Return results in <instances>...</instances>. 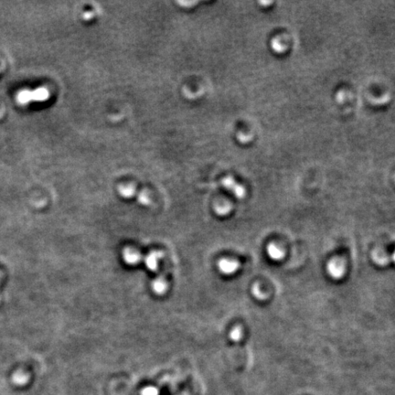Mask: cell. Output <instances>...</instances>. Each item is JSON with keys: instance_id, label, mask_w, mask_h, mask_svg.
Instances as JSON below:
<instances>
[{"instance_id": "cell-1", "label": "cell", "mask_w": 395, "mask_h": 395, "mask_svg": "<svg viewBox=\"0 0 395 395\" xmlns=\"http://www.w3.org/2000/svg\"><path fill=\"white\" fill-rule=\"evenodd\" d=\"M49 98V91L45 88L41 87L37 90L30 91L23 90L20 91L17 95V101L22 105L30 104L31 102H43Z\"/></svg>"}, {"instance_id": "cell-2", "label": "cell", "mask_w": 395, "mask_h": 395, "mask_svg": "<svg viewBox=\"0 0 395 395\" xmlns=\"http://www.w3.org/2000/svg\"><path fill=\"white\" fill-rule=\"evenodd\" d=\"M142 395H158V391L155 387H148L142 391Z\"/></svg>"}]
</instances>
